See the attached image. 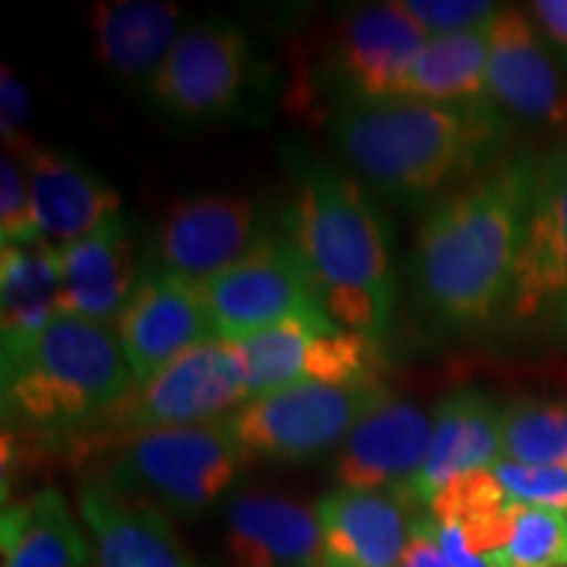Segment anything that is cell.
Here are the masks:
<instances>
[{"label": "cell", "mask_w": 567, "mask_h": 567, "mask_svg": "<svg viewBox=\"0 0 567 567\" xmlns=\"http://www.w3.org/2000/svg\"><path fill=\"white\" fill-rule=\"evenodd\" d=\"M496 567H563L567 565V513L555 507L515 502L513 530Z\"/></svg>", "instance_id": "cell-28"}, {"label": "cell", "mask_w": 567, "mask_h": 567, "mask_svg": "<svg viewBox=\"0 0 567 567\" xmlns=\"http://www.w3.org/2000/svg\"><path fill=\"white\" fill-rule=\"evenodd\" d=\"M499 460V413L484 394L471 389L452 392L434 410V434L423 471L400 496L410 507H429L446 484L465 473L492 471Z\"/></svg>", "instance_id": "cell-23"}, {"label": "cell", "mask_w": 567, "mask_h": 567, "mask_svg": "<svg viewBox=\"0 0 567 567\" xmlns=\"http://www.w3.org/2000/svg\"><path fill=\"white\" fill-rule=\"evenodd\" d=\"M250 400L243 365L229 342L208 339L153 379L134 384L103 417L66 439V450H113L147 431L224 421Z\"/></svg>", "instance_id": "cell-5"}, {"label": "cell", "mask_w": 567, "mask_h": 567, "mask_svg": "<svg viewBox=\"0 0 567 567\" xmlns=\"http://www.w3.org/2000/svg\"><path fill=\"white\" fill-rule=\"evenodd\" d=\"M488 92V40L484 30L429 38L410 69L402 97L467 105Z\"/></svg>", "instance_id": "cell-26"}, {"label": "cell", "mask_w": 567, "mask_h": 567, "mask_svg": "<svg viewBox=\"0 0 567 567\" xmlns=\"http://www.w3.org/2000/svg\"><path fill=\"white\" fill-rule=\"evenodd\" d=\"M134 384L153 379L184 352L213 337L200 284L176 274L142 268L140 284L116 321Z\"/></svg>", "instance_id": "cell-15"}, {"label": "cell", "mask_w": 567, "mask_h": 567, "mask_svg": "<svg viewBox=\"0 0 567 567\" xmlns=\"http://www.w3.org/2000/svg\"><path fill=\"white\" fill-rule=\"evenodd\" d=\"M331 134L352 172L375 195L402 208H429L476 168L496 130L492 113L478 103L384 97L339 103Z\"/></svg>", "instance_id": "cell-3"}, {"label": "cell", "mask_w": 567, "mask_h": 567, "mask_svg": "<svg viewBox=\"0 0 567 567\" xmlns=\"http://www.w3.org/2000/svg\"><path fill=\"white\" fill-rule=\"evenodd\" d=\"M184 30L182 9L166 0H103L90 9L95 61L116 80L142 90Z\"/></svg>", "instance_id": "cell-22"}, {"label": "cell", "mask_w": 567, "mask_h": 567, "mask_svg": "<svg viewBox=\"0 0 567 567\" xmlns=\"http://www.w3.org/2000/svg\"><path fill=\"white\" fill-rule=\"evenodd\" d=\"M252 396L295 384H384L381 344L334 321H289L234 342Z\"/></svg>", "instance_id": "cell-10"}, {"label": "cell", "mask_w": 567, "mask_h": 567, "mask_svg": "<svg viewBox=\"0 0 567 567\" xmlns=\"http://www.w3.org/2000/svg\"><path fill=\"white\" fill-rule=\"evenodd\" d=\"M281 237L300 255L331 321L384 342L396 284L384 216L363 184L329 163L302 161L284 208Z\"/></svg>", "instance_id": "cell-2"}, {"label": "cell", "mask_w": 567, "mask_h": 567, "mask_svg": "<svg viewBox=\"0 0 567 567\" xmlns=\"http://www.w3.org/2000/svg\"><path fill=\"white\" fill-rule=\"evenodd\" d=\"M61 247L38 239L0 245V334L17 344L40 334L59 313Z\"/></svg>", "instance_id": "cell-25"}, {"label": "cell", "mask_w": 567, "mask_h": 567, "mask_svg": "<svg viewBox=\"0 0 567 567\" xmlns=\"http://www.w3.org/2000/svg\"><path fill=\"white\" fill-rule=\"evenodd\" d=\"M530 158L486 166L425 208L413 292L431 321L471 329L505 308L520 247Z\"/></svg>", "instance_id": "cell-1"}, {"label": "cell", "mask_w": 567, "mask_h": 567, "mask_svg": "<svg viewBox=\"0 0 567 567\" xmlns=\"http://www.w3.org/2000/svg\"><path fill=\"white\" fill-rule=\"evenodd\" d=\"M24 166L40 234L55 247L80 243L122 213L116 189L74 155L32 147V153L24 155Z\"/></svg>", "instance_id": "cell-20"}, {"label": "cell", "mask_w": 567, "mask_h": 567, "mask_svg": "<svg viewBox=\"0 0 567 567\" xmlns=\"http://www.w3.org/2000/svg\"><path fill=\"white\" fill-rule=\"evenodd\" d=\"M323 567H400L408 547L410 505L394 492L334 488L316 505Z\"/></svg>", "instance_id": "cell-19"}, {"label": "cell", "mask_w": 567, "mask_h": 567, "mask_svg": "<svg viewBox=\"0 0 567 567\" xmlns=\"http://www.w3.org/2000/svg\"><path fill=\"white\" fill-rule=\"evenodd\" d=\"M488 95L526 124L567 130V61L528 11L505 9L486 24Z\"/></svg>", "instance_id": "cell-13"}, {"label": "cell", "mask_w": 567, "mask_h": 567, "mask_svg": "<svg viewBox=\"0 0 567 567\" xmlns=\"http://www.w3.org/2000/svg\"><path fill=\"white\" fill-rule=\"evenodd\" d=\"M0 365L6 431L51 442L82 434L134 386L116 326L74 316L3 344Z\"/></svg>", "instance_id": "cell-4"}, {"label": "cell", "mask_w": 567, "mask_h": 567, "mask_svg": "<svg viewBox=\"0 0 567 567\" xmlns=\"http://www.w3.org/2000/svg\"><path fill=\"white\" fill-rule=\"evenodd\" d=\"M30 118V92L9 66H3V74H0V137H3V153H13L19 158L32 153L34 145L27 137Z\"/></svg>", "instance_id": "cell-32"}, {"label": "cell", "mask_w": 567, "mask_h": 567, "mask_svg": "<svg viewBox=\"0 0 567 567\" xmlns=\"http://www.w3.org/2000/svg\"><path fill=\"white\" fill-rule=\"evenodd\" d=\"M425 42L429 34L402 9L400 0L360 6L337 27L329 76L342 90V101L402 97L410 69Z\"/></svg>", "instance_id": "cell-14"}, {"label": "cell", "mask_w": 567, "mask_h": 567, "mask_svg": "<svg viewBox=\"0 0 567 567\" xmlns=\"http://www.w3.org/2000/svg\"><path fill=\"white\" fill-rule=\"evenodd\" d=\"M226 555L234 567H323L316 507L276 494H243L226 513Z\"/></svg>", "instance_id": "cell-21"}, {"label": "cell", "mask_w": 567, "mask_h": 567, "mask_svg": "<svg viewBox=\"0 0 567 567\" xmlns=\"http://www.w3.org/2000/svg\"><path fill=\"white\" fill-rule=\"evenodd\" d=\"M76 507L92 542L95 567H200L163 509L103 476L82 481Z\"/></svg>", "instance_id": "cell-16"}, {"label": "cell", "mask_w": 567, "mask_h": 567, "mask_svg": "<svg viewBox=\"0 0 567 567\" xmlns=\"http://www.w3.org/2000/svg\"><path fill=\"white\" fill-rule=\"evenodd\" d=\"M502 460L567 471L565 402H513L499 413Z\"/></svg>", "instance_id": "cell-27"}, {"label": "cell", "mask_w": 567, "mask_h": 567, "mask_svg": "<svg viewBox=\"0 0 567 567\" xmlns=\"http://www.w3.org/2000/svg\"><path fill=\"white\" fill-rule=\"evenodd\" d=\"M434 415L392 394L337 450L334 476L342 488L394 492L400 496L423 471Z\"/></svg>", "instance_id": "cell-17"}, {"label": "cell", "mask_w": 567, "mask_h": 567, "mask_svg": "<svg viewBox=\"0 0 567 567\" xmlns=\"http://www.w3.org/2000/svg\"><path fill=\"white\" fill-rule=\"evenodd\" d=\"M505 310L515 323L567 331V134L530 158Z\"/></svg>", "instance_id": "cell-8"}, {"label": "cell", "mask_w": 567, "mask_h": 567, "mask_svg": "<svg viewBox=\"0 0 567 567\" xmlns=\"http://www.w3.org/2000/svg\"><path fill=\"white\" fill-rule=\"evenodd\" d=\"M42 239L38 218H34L30 176L24 158L3 153L0 158V243L27 245Z\"/></svg>", "instance_id": "cell-29"}, {"label": "cell", "mask_w": 567, "mask_h": 567, "mask_svg": "<svg viewBox=\"0 0 567 567\" xmlns=\"http://www.w3.org/2000/svg\"><path fill=\"white\" fill-rule=\"evenodd\" d=\"M142 268L126 218L116 213L80 243L61 247L59 313L116 326Z\"/></svg>", "instance_id": "cell-18"}, {"label": "cell", "mask_w": 567, "mask_h": 567, "mask_svg": "<svg viewBox=\"0 0 567 567\" xmlns=\"http://www.w3.org/2000/svg\"><path fill=\"white\" fill-rule=\"evenodd\" d=\"M400 567H452L446 559L434 517H417L410 528L408 547L402 551Z\"/></svg>", "instance_id": "cell-33"}, {"label": "cell", "mask_w": 567, "mask_h": 567, "mask_svg": "<svg viewBox=\"0 0 567 567\" xmlns=\"http://www.w3.org/2000/svg\"><path fill=\"white\" fill-rule=\"evenodd\" d=\"M252 200L237 195H200L176 203L155 226L145 266L195 284L226 271L268 237Z\"/></svg>", "instance_id": "cell-12"}, {"label": "cell", "mask_w": 567, "mask_h": 567, "mask_svg": "<svg viewBox=\"0 0 567 567\" xmlns=\"http://www.w3.org/2000/svg\"><path fill=\"white\" fill-rule=\"evenodd\" d=\"M492 473L513 502L555 507L567 513V471L565 467L520 465L513 460H499Z\"/></svg>", "instance_id": "cell-30"}, {"label": "cell", "mask_w": 567, "mask_h": 567, "mask_svg": "<svg viewBox=\"0 0 567 567\" xmlns=\"http://www.w3.org/2000/svg\"><path fill=\"white\" fill-rule=\"evenodd\" d=\"M528 17L555 51L567 61V0L528 3Z\"/></svg>", "instance_id": "cell-34"}, {"label": "cell", "mask_w": 567, "mask_h": 567, "mask_svg": "<svg viewBox=\"0 0 567 567\" xmlns=\"http://www.w3.org/2000/svg\"><path fill=\"white\" fill-rule=\"evenodd\" d=\"M245 463L247 455L224 417L126 439L113 446V463L103 478L166 515L197 517L216 505Z\"/></svg>", "instance_id": "cell-6"}, {"label": "cell", "mask_w": 567, "mask_h": 567, "mask_svg": "<svg viewBox=\"0 0 567 567\" xmlns=\"http://www.w3.org/2000/svg\"><path fill=\"white\" fill-rule=\"evenodd\" d=\"M392 394L386 384H295L247 400L229 417V429L247 460L305 463L342 446L354 425Z\"/></svg>", "instance_id": "cell-7"}, {"label": "cell", "mask_w": 567, "mask_h": 567, "mask_svg": "<svg viewBox=\"0 0 567 567\" xmlns=\"http://www.w3.org/2000/svg\"><path fill=\"white\" fill-rule=\"evenodd\" d=\"M213 337L243 342L289 321H331L305 271L300 255L284 237H268L226 271L200 284Z\"/></svg>", "instance_id": "cell-9"}, {"label": "cell", "mask_w": 567, "mask_h": 567, "mask_svg": "<svg viewBox=\"0 0 567 567\" xmlns=\"http://www.w3.org/2000/svg\"><path fill=\"white\" fill-rule=\"evenodd\" d=\"M400 6L429 38L484 30L499 11L488 0H400Z\"/></svg>", "instance_id": "cell-31"}, {"label": "cell", "mask_w": 567, "mask_h": 567, "mask_svg": "<svg viewBox=\"0 0 567 567\" xmlns=\"http://www.w3.org/2000/svg\"><path fill=\"white\" fill-rule=\"evenodd\" d=\"M0 557V567H95L87 530L51 486L3 509Z\"/></svg>", "instance_id": "cell-24"}, {"label": "cell", "mask_w": 567, "mask_h": 567, "mask_svg": "<svg viewBox=\"0 0 567 567\" xmlns=\"http://www.w3.org/2000/svg\"><path fill=\"white\" fill-rule=\"evenodd\" d=\"M250 40L226 19L187 27L155 71L145 97L163 116L203 124L237 109L250 76Z\"/></svg>", "instance_id": "cell-11"}]
</instances>
